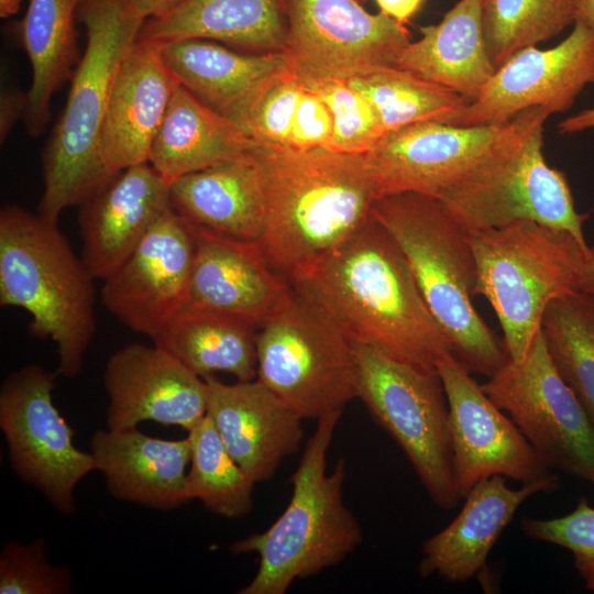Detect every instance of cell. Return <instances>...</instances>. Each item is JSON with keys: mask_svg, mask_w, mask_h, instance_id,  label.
Segmentation results:
<instances>
[{"mask_svg": "<svg viewBox=\"0 0 594 594\" xmlns=\"http://www.w3.org/2000/svg\"><path fill=\"white\" fill-rule=\"evenodd\" d=\"M288 283L353 343L425 370H435L438 359L452 353L405 255L372 215Z\"/></svg>", "mask_w": 594, "mask_h": 594, "instance_id": "obj_1", "label": "cell"}, {"mask_svg": "<svg viewBox=\"0 0 594 594\" xmlns=\"http://www.w3.org/2000/svg\"><path fill=\"white\" fill-rule=\"evenodd\" d=\"M265 178L256 241L287 280L341 245L378 199L364 154L255 146Z\"/></svg>", "mask_w": 594, "mask_h": 594, "instance_id": "obj_2", "label": "cell"}, {"mask_svg": "<svg viewBox=\"0 0 594 594\" xmlns=\"http://www.w3.org/2000/svg\"><path fill=\"white\" fill-rule=\"evenodd\" d=\"M77 15L87 45L42 156L44 191L37 212L54 222L114 177L101 155V131L118 73L145 22L132 0H82Z\"/></svg>", "mask_w": 594, "mask_h": 594, "instance_id": "obj_3", "label": "cell"}, {"mask_svg": "<svg viewBox=\"0 0 594 594\" xmlns=\"http://www.w3.org/2000/svg\"><path fill=\"white\" fill-rule=\"evenodd\" d=\"M372 217L405 255L453 355L471 372L490 377L509 358L476 311V270L469 231L435 196L404 193L374 202Z\"/></svg>", "mask_w": 594, "mask_h": 594, "instance_id": "obj_4", "label": "cell"}, {"mask_svg": "<svg viewBox=\"0 0 594 594\" xmlns=\"http://www.w3.org/2000/svg\"><path fill=\"white\" fill-rule=\"evenodd\" d=\"M96 278L58 222L19 206L0 211V305L24 309L30 333L55 343L57 375L74 377L96 332Z\"/></svg>", "mask_w": 594, "mask_h": 594, "instance_id": "obj_5", "label": "cell"}, {"mask_svg": "<svg viewBox=\"0 0 594 594\" xmlns=\"http://www.w3.org/2000/svg\"><path fill=\"white\" fill-rule=\"evenodd\" d=\"M342 411L318 419L292 476V497L276 521L229 546L232 554L256 553L258 568L240 594H284L301 579L341 563L363 541L361 526L343 501L345 464L327 471V453Z\"/></svg>", "mask_w": 594, "mask_h": 594, "instance_id": "obj_6", "label": "cell"}, {"mask_svg": "<svg viewBox=\"0 0 594 594\" xmlns=\"http://www.w3.org/2000/svg\"><path fill=\"white\" fill-rule=\"evenodd\" d=\"M551 116L541 107L519 112L485 156L439 195L468 231L532 221L566 231L586 243L583 223L564 173L543 156V127Z\"/></svg>", "mask_w": 594, "mask_h": 594, "instance_id": "obj_7", "label": "cell"}, {"mask_svg": "<svg viewBox=\"0 0 594 594\" xmlns=\"http://www.w3.org/2000/svg\"><path fill=\"white\" fill-rule=\"evenodd\" d=\"M476 270L474 296L492 306L510 360H520L547 306L576 289L588 249L571 233L532 221L469 231Z\"/></svg>", "mask_w": 594, "mask_h": 594, "instance_id": "obj_8", "label": "cell"}, {"mask_svg": "<svg viewBox=\"0 0 594 594\" xmlns=\"http://www.w3.org/2000/svg\"><path fill=\"white\" fill-rule=\"evenodd\" d=\"M256 378L297 415L317 420L358 395L354 343L295 292L258 328Z\"/></svg>", "mask_w": 594, "mask_h": 594, "instance_id": "obj_9", "label": "cell"}, {"mask_svg": "<svg viewBox=\"0 0 594 594\" xmlns=\"http://www.w3.org/2000/svg\"><path fill=\"white\" fill-rule=\"evenodd\" d=\"M358 395L396 441L426 492L440 508L461 499L454 481L449 409L437 370H425L354 343Z\"/></svg>", "mask_w": 594, "mask_h": 594, "instance_id": "obj_10", "label": "cell"}, {"mask_svg": "<svg viewBox=\"0 0 594 594\" xmlns=\"http://www.w3.org/2000/svg\"><path fill=\"white\" fill-rule=\"evenodd\" d=\"M481 387L550 469L594 488V424L552 362L541 328L522 359H508Z\"/></svg>", "mask_w": 594, "mask_h": 594, "instance_id": "obj_11", "label": "cell"}, {"mask_svg": "<svg viewBox=\"0 0 594 594\" xmlns=\"http://www.w3.org/2000/svg\"><path fill=\"white\" fill-rule=\"evenodd\" d=\"M56 375L38 364L11 373L0 389V428L15 474L56 510L70 514L77 484L97 464L91 452L75 447L74 430L54 405Z\"/></svg>", "mask_w": 594, "mask_h": 594, "instance_id": "obj_12", "label": "cell"}, {"mask_svg": "<svg viewBox=\"0 0 594 594\" xmlns=\"http://www.w3.org/2000/svg\"><path fill=\"white\" fill-rule=\"evenodd\" d=\"M288 72L302 81L350 80L394 67L406 28L356 0H285Z\"/></svg>", "mask_w": 594, "mask_h": 594, "instance_id": "obj_13", "label": "cell"}, {"mask_svg": "<svg viewBox=\"0 0 594 594\" xmlns=\"http://www.w3.org/2000/svg\"><path fill=\"white\" fill-rule=\"evenodd\" d=\"M436 370L448 402L454 481L461 499L480 481L494 475L520 484L558 476L452 353L438 359Z\"/></svg>", "mask_w": 594, "mask_h": 594, "instance_id": "obj_14", "label": "cell"}, {"mask_svg": "<svg viewBox=\"0 0 594 594\" xmlns=\"http://www.w3.org/2000/svg\"><path fill=\"white\" fill-rule=\"evenodd\" d=\"M591 84L594 30L579 19L568 37L554 47H527L509 57L496 68L480 96L448 124H504L534 107L550 114L565 112Z\"/></svg>", "mask_w": 594, "mask_h": 594, "instance_id": "obj_15", "label": "cell"}, {"mask_svg": "<svg viewBox=\"0 0 594 594\" xmlns=\"http://www.w3.org/2000/svg\"><path fill=\"white\" fill-rule=\"evenodd\" d=\"M194 257L193 224L170 207L102 280L105 308L128 329L152 339L182 308Z\"/></svg>", "mask_w": 594, "mask_h": 594, "instance_id": "obj_16", "label": "cell"}, {"mask_svg": "<svg viewBox=\"0 0 594 594\" xmlns=\"http://www.w3.org/2000/svg\"><path fill=\"white\" fill-rule=\"evenodd\" d=\"M507 123L421 122L385 132L364 154L378 198L404 193L439 197L485 156Z\"/></svg>", "mask_w": 594, "mask_h": 594, "instance_id": "obj_17", "label": "cell"}, {"mask_svg": "<svg viewBox=\"0 0 594 594\" xmlns=\"http://www.w3.org/2000/svg\"><path fill=\"white\" fill-rule=\"evenodd\" d=\"M103 385L109 429L144 421L178 426L187 432L207 414L206 382L164 349L129 343L107 361Z\"/></svg>", "mask_w": 594, "mask_h": 594, "instance_id": "obj_18", "label": "cell"}, {"mask_svg": "<svg viewBox=\"0 0 594 594\" xmlns=\"http://www.w3.org/2000/svg\"><path fill=\"white\" fill-rule=\"evenodd\" d=\"M191 224L195 257L180 309L218 312L260 328L290 293V284L256 242Z\"/></svg>", "mask_w": 594, "mask_h": 594, "instance_id": "obj_19", "label": "cell"}, {"mask_svg": "<svg viewBox=\"0 0 594 594\" xmlns=\"http://www.w3.org/2000/svg\"><path fill=\"white\" fill-rule=\"evenodd\" d=\"M206 382L207 415L233 460L255 482L270 480L302 441L301 417L261 381Z\"/></svg>", "mask_w": 594, "mask_h": 594, "instance_id": "obj_20", "label": "cell"}, {"mask_svg": "<svg viewBox=\"0 0 594 594\" xmlns=\"http://www.w3.org/2000/svg\"><path fill=\"white\" fill-rule=\"evenodd\" d=\"M170 207V184L150 163L121 170L82 204L80 255L94 277L111 275Z\"/></svg>", "mask_w": 594, "mask_h": 594, "instance_id": "obj_21", "label": "cell"}, {"mask_svg": "<svg viewBox=\"0 0 594 594\" xmlns=\"http://www.w3.org/2000/svg\"><path fill=\"white\" fill-rule=\"evenodd\" d=\"M559 476L541 482L506 485V477L494 475L480 481L463 498L455 518L426 539L418 574L440 576L450 583H465L481 573L504 529L529 497L554 493Z\"/></svg>", "mask_w": 594, "mask_h": 594, "instance_id": "obj_22", "label": "cell"}, {"mask_svg": "<svg viewBox=\"0 0 594 594\" xmlns=\"http://www.w3.org/2000/svg\"><path fill=\"white\" fill-rule=\"evenodd\" d=\"M177 86L157 44L138 41L118 73L101 131V155L111 175L148 163Z\"/></svg>", "mask_w": 594, "mask_h": 594, "instance_id": "obj_23", "label": "cell"}, {"mask_svg": "<svg viewBox=\"0 0 594 594\" xmlns=\"http://www.w3.org/2000/svg\"><path fill=\"white\" fill-rule=\"evenodd\" d=\"M155 44L178 84L239 127L265 88L288 72L283 50L242 54L201 38Z\"/></svg>", "mask_w": 594, "mask_h": 594, "instance_id": "obj_24", "label": "cell"}, {"mask_svg": "<svg viewBox=\"0 0 594 594\" xmlns=\"http://www.w3.org/2000/svg\"><path fill=\"white\" fill-rule=\"evenodd\" d=\"M90 449L97 471L116 498L158 510L190 502L186 490L191 452L188 436L166 440L136 428H108L94 433Z\"/></svg>", "mask_w": 594, "mask_h": 594, "instance_id": "obj_25", "label": "cell"}, {"mask_svg": "<svg viewBox=\"0 0 594 594\" xmlns=\"http://www.w3.org/2000/svg\"><path fill=\"white\" fill-rule=\"evenodd\" d=\"M265 178L255 147L170 184V205L189 222L256 242L265 218Z\"/></svg>", "mask_w": 594, "mask_h": 594, "instance_id": "obj_26", "label": "cell"}, {"mask_svg": "<svg viewBox=\"0 0 594 594\" xmlns=\"http://www.w3.org/2000/svg\"><path fill=\"white\" fill-rule=\"evenodd\" d=\"M287 35L285 0H185L166 14L145 20L138 41L187 38L282 51Z\"/></svg>", "mask_w": 594, "mask_h": 594, "instance_id": "obj_27", "label": "cell"}, {"mask_svg": "<svg viewBox=\"0 0 594 594\" xmlns=\"http://www.w3.org/2000/svg\"><path fill=\"white\" fill-rule=\"evenodd\" d=\"M404 48L396 67L475 100L496 72L482 23V0H460Z\"/></svg>", "mask_w": 594, "mask_h": 594, "instance_id": "obj_28", "label": "cell"}, {"mask_svg": "<svg viewBox=\"0 0 594 594\" xmlns=\"http://www.w3.org/2000/svg\"><path fill=\"white\" fill-rule=\"evenodd\" d=\"M255 146L235 122L178 84L154 139L148 163L172 184Z\"/></svg>", "mask_w": 594, "mask_h": 594, "instance_id": "obj_29", "label": "cell"}, {"mask_svg": "<svg viewBox=\"0 0 594 594\" xmlns=\"http://www.w3.org/2000/svg\"><path fill=\"white\" fill-rule=\"evenodd\" d=\"M254 324L227 315L178 310L151 339L201 377L229 373L238 381L256 378Z\"/></svg>", "mask_w": 594, "mask_h": 594, "instance_id": "obj_30", "label": "cell"}, {"mask_svg": "<svg viewBox=\"0 0 594 594\" xmlns=\"http://www.w3.org/2000/svg\"><path fill=\"white\" fill-rule=\"evenodd\" d=\"M82 0H30L20 37L32 68L24 122L32 136L42 134L53 94L69 75L76 55L75 16Z\"/></svg>", "mask_w": 594, "mask_h": 594, "instance_id": "obj_31", "label": "cell"}, {"mask_svg": "<svg viewBox=\"0 0 594 594\" xmlns=\"http://www.w3.org/2000/svg\"><path fill=\"white\" fill-rule=\"evenodd\" d=\"M346 81L372 102L385 132L421 122L450 123L470 103L450 88L396 66Z\"/></svg>", "mask_w": 594, "mask_h": 594, "instance_id": "obj_32", "label": "cell"}, {"mask_svg": "<svg viewBox=\"0 0 594 594\" xmlns=\"http://www.w3.org/2000/svg\"><path fill=\"white\" fill-rule=\"evenodd\" d=\"M541 331L558 372L594 424V296L573 290L552 300Z\"/></svg>", "mask_w": 594, "mask_h": 594, "instance_id": "obj_33", "label": "cell"}, {"mask_svg": "<svg viewBox=\"0 0 594 594\" xmlns=\"http://www.w3.org/2000/svg\"><path fill=\"white\" fill-rule=\"evenodd\" d=\"M188 438L191 447L186 483L189 501L199 499L206 509L229 519L250 513L255 482L230 455L207 414L188 431Z\"/></svg>", "mask_w": 594, "mask_h": 594, "instance_id": "obj_34", "label": "cell"}, {"mask_svg": "<svg viewBox=\"0 0 594 594\" xmlns=\"http://www.w3.org/2000/svg\"><path fill=\"white\" fill-rule=\"evenodd\" d=\"M580 0H482L487 51L498 68L509 57L574 25Z\"/></svg>", "mask_w": 594, "mask_h": 594, "instance_id": "obj_35", "label": "cell"}, {"mask_svg": "<svg viewBox=\"0 0 594 594\" xmlns=\"http://www.w3.org/2000/svg\"><path fill=\"white\" fill-rule=\"evenodd\" d=\"M302 82L317 92L331 111L333 135L330 150L349 154H365L385 133L372 102L352 88L346 80L328 79Z\"/></svg>", "mask_w": 594, "mask_h": 594, "instance_id": "obj_36", "label": "cell"}, {"mask_svg": "<svg viewBox=\"0 0 594 594\" xmlns=\"http://www.w3.org/2000/svg\"><path fill=\"white\" fill-rule=\"evenodd\" d=\"M72 584L68 568L48 561L44 538L29 543L10 541L2 547L1 594H67Z\"/></svg>", "mask_w": 594, "mask_h": 594, "instance_id": "obj_37", "label": "cell"}, {"mask_svg": "<svg viewBox=\"0 0 594 594\" xmlns=\"http://www.w3.org/2000/svg\"><path fill=\"white\" fill-rule=\"evenodd\" d=\"M304 90V82L285 72L265 88L240 128L256 146L287 148Z\"/></svg>", "mask_w": 594, "mask_h": 594, "instance_id": "obj_38", "label": "cell"}, {"mask_svg": "<svg viewBox=\"0 0 594 594\" xmlns=\"http://www.w3.org/2000/svg\"><path fill=\"white\" fill-rule=\"evenodd\" d=\"M520 528L531 540L570 551L585 588L594 592V507L585 497H580L573 510L561 517H524Z\"/></svg>", "mask_w": 594, "mask_h": 594, "instance_id": "obj_39", "label": "cell"}, {"mask_svg": "<svg viewBox=\"0 0 594 594\" xmlns=\"http://www.w3.org/2000/svg\"><path fill=\"white\" fill-rule=\"evenodd\" d=\"M332 135L333 118L329 107L317 92L305 86L287 148L330 150Z\"/></svg>", "mask_w": 594, "mask_h": 594, "instance_id": "obj_40", "label": "cell"}, {"mask_svg": "<svg viewBox=\"0 0 594 594\" xmlns=\"http://www.w3.org/2000/svg\"><path fill=\"white\" fill-rule=\"evenodd\" d=\"M28 103V94L15 89H7L0 98V139H7L18 120L24 118Z\"/></svg>", "mask_w": 594, "mask_h": 594, "instance_id": "obj_41", "label": "cell"}, {"mask_svg": "<svg viewBox=\"0 0 594 594\" xmlns=\"http://www.w3.org/2000/svg\"><path fill=\"white\" fill-rule=\"evenodd\" d=\"M381 12L400 24L407 23L421 9L424 0H375Z\"/></svg>", "mask_w": 594, "mask_h": 594, "instance_id": "obj_42", "label": "cell"}, {"mask_svg": "<svg viewBox=\"0 0 594 594\" xmlns=\"http://www.w3.org/2000/svg\"><path fill=\"white\" fill-rule=\"evenodd\" d=\"M185 0H132L134 8L145 20L158 18L174 10Z\"/></svg>", "mask_w": 594, "mask_h": 594, "instance_id": "obj_43", "label": "cell"}, {"mask_svg": "<svg viewBox=\"0 0 594 594\" xmlns=\"http://www.w3.org/2000/svg\"><path fill=\"white\" fill-rule=\"evenodd\" d=\"M561 134L579 133L594 128V108L582 110L558 124Z\"/></svg>", "mask_w": 594, "mask_h": 594, "instance_id": "obj_44", "label": "cell"}, {"mask_svg": "<svg viewBox=\"0 0 594 594\" xmlns=\"http://www.w3.org/2000/svg\"><path fill=\"white\" fill-rule=\"evenodd\" d=\"M576 289L594 296V246L587 249L578 277Z\"/></svg>", "mask_w": 594, "mask_h": 594, "instance_id": "obj_45", "label": "cell"}, {"mask_svg": "<svg viewBox=\"0 0 594 594\" xmlns=\"http://www.w3.org/2000/svg\"><path fill=\"white\" fill-rule=\"evenodd\" d=\"M579 19L594 30V0H580Z\"/></svg>", "mask_w": 594, "mask_h": 594, "instance_id": "obj_46", "label": "cell"}, {"mask_svg": "<svg viewBox=\"0 0 594 594\" xmlns=\"http://www.w3.org/2000/svg\"><path fill=\"white\" fill-rule=\"evenodd\" d=\"M22 0H0V16L7 19L20 10Z\"/></svg>", "mask_w": 594, "mask_h": 594, "instance_id": "obj_47", "label": "cell"}]
</instances>
